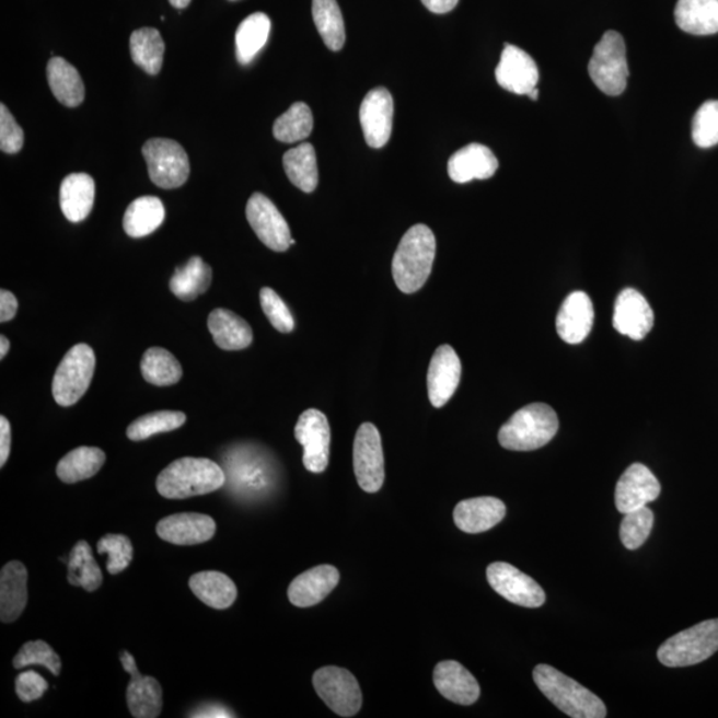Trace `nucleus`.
<instances>
[{
	"mask_svg": "<svg viewBox=\"0 0 718 718\" xmlns=\"http://www.w3.org/2000/svg\"><path fill=\"white\" fill-rule=\"evenodd\" d=\"M105 462L104 451L97 448L82 445L72 450L58 463L57 474L65 483H78L92 478L103 467Z\"/></svg>",
	"mask_w": 718,
	"mask_h": 718,
	"instance_id": "36",
	"label": "nucleus"
},
{
	"mask_svg": "<svg viewBox=\"0 0 718 718\" xmlns=\"http://www.w3.org/2000/svg\"><path fill=\"white\" fill-rule=\"evenodd\" d=\"M283 170L294 187L312 194L319 185L317 157L311 142H302L283 154Z\"/></svg>",
	"mask_w": 718,
	"mask_h": 718,
	"instance_id": "34",
	"label": "nucleus"
},
{
	"mask_svg": "<svg viewBox=\"0 0 718 718\" xmlns=\"http://www.w3.org/2000/svg\"><path fill=\"white\" fill-rule=\"evenodd\" d=\"M588 72L603 94L609 96L623 94L627 89L629 70L627 48L621 34L609 31L603 35L602 40L593 48Z\"/></svg>",
	"mask_w": 718,
	"mask_h": 718,
	"instance_id": "5",
	"label": "nucleus"
},
{
	"mask_svg": "<svg viewBox=\"0 0 718 718\" xmlns=\"http://www.w3.org/2000/svg\"><path fill=\"white\" fill-rule=\"evenodd\" d=\"M692 138L699 148L718 144V101L705 102L692 123Z\"/></svg>",
	"mask_w": 718,
	"mask_h": 718,
	"instance_id": "44",
	"label": "nucleus"
},
{
	"mask_svg": "<svg viewBox=\"0 0 718 718\" xmlns=\"http://www.w3.org/2000/svg\"><path fill=\"white\" fill-rule=\"evenodd\" d=\"M28 572L21 561H10L0 574V621L15 622L26 609Z\"/></svg>",
	"mask_w": 718,
	"mask_h": 718,
	"instance_id": "26",
	"label": "nucleus"
},
{
	"mask_svg": "<svg viewBox=\"0 0 718 718\" xmlns=\"http://www.w3.org/2000/svg\"><path fill=\"white\" fill-rule=\"evenodd\" d=\"M718 651V618L695 625L668 639L659 648L662 665L678 668L699 664Z\"/></svg>",
	"mask_w": 718,
	"mask_h": 718,
	"instance_id": "6",
	"label": "nucleus"
},
{
	"mask_svg": "<svg viewBox=\"0 0 718 718\" xmlns=\"http://www.w3.org/2000/svg\"><path fill=\"white\" fill-rule=\"evenodd\" d=\"M678 26L692 35L718 33V0H679L674 9Z\"/></svg>",
	"mask_w": 718,
	"mask_h": 718,
	"instance_id": "29",
	"label": "nucleus"
},
{
	"mask_svg": "<svg viewBox=\"0 0 718 718\" xmlns=\"http://www.w3.org/2000/svg\"><path fill=\"white\" fill-rule=\"evenodd\" d=\"M95 367V352L89 345L79 344L68 350L54 375L53 395L57 404L76 405L89 390Z\"/></svg>",
	"mask_w": 718,
	"mask_h": 718,
	"instance_id": "7",
	"label": "nucleus"
},
{
	"mask_svg": "<svg viewBox=\"0 0 718 718\" xmlns=\"http://www.w3.org/2000/svg\"><path fill=\"white\" fill-rule=\"evenodd\" d=\"M437 241L431 229L414 225L402 238L393 257V277L401 292L413 294L429 280L435 264Z\"/></svg>",
	"mask_w": 718,
	"mask_h": 718,
	"instance_id": "1",
	"label": "nucleus"
},
{
	"mask_svg": "<svg viewBox=\"0 0 718 718\" xmlns=\"http://www.w3.org/2000/svg\"><path fill=\"white\" fill-rule=\"evenodd\" d=\"M559 430V418L546 404H531L520 408L501 426L499 443L511 451H532L553 441Z\"/></svg>",
	"mask_w": 718,
	"mask_h": 718,
	"instance_id": "4",
	"label": "nucleus"
},
{
	"mask_svg": "<svg viewBox=\"0 0 718 718\" xmlns=\"http://www.w3.org/2000/svg\"><path fill=\"white\" fill-rule=\"evenodd\" d=\"M495 78L501 89L517 95H530L536 89L538 70L535 60L522 48L506 45L495 70Z\"/></svg>",
	"mask_w": 718,
	"mask_h": 718,
	"instance_id": "18",
	"label": "nucleus"
},
{
	"mask_svg": "<svg viewBox=\"0 0 718 718\" xmlns=\"http://www.w3.org/2000/svg\"><path fill=\"white\" fill-rule=\"evenodd\" d=\"M460 0H422L425 8L435 14H448L456 8Z\"/></svg>",
	"mask_w": 718,
	"mask_h": 718,
	"instance_id": "52",
	"label": "nucleus"
},
{
	"mask_svg": "<svg viewBox=\"0 0 718 718\" xmlns=\"http://www.w3.org/2000/svg\"><path fill=\"white\" fill-rule=\"evenodd\" d=\"M120 661L124 670L131 674L127 688L129 711L136 718H157L163 709V690L157 679L142 676L131 653L123 651Z\"/></svg>",
	"mask_w": 718,
	"mask_h": 718,
	"instance_id": "16",
	"label": "nucleus"
},
{
	"mask_svg": "<svg viewBox=\"0 0 718 718\" xmlns=\"http://www.w3.org/2000/svg\"><path fill=\"white\" fill-rule=\"evenodd\" d=\"M294 436L303 448V466L308 472L324 473L329 463L331 426L324 413L309 408L296 425Z\"/></svg>",
	"mask_w": 718,
	"mask_h": 718,
	"instance_id": "11",
	"label": "nucleus"
},
{
	"mask_svg": "<svg viewBox=\"0 0 718 718\" xmlns=\"http://www.w3.org/2000/svg\"><path fill=\"white\" fill-rule=\"evenodd\" d=\"M16 695L23 703L35 702L45 695L48 683L45 678L35 671H26L18 674L15 680Z\"/></svg>",
	"mask_w": 718,
	"mask_h": 718,
	"instance_id": "49",
	"label": "nucleus"
},
{
	"mask_svg": "<svg viewBox=\"0 0 718 718\" xmlns=\"http://www.w3.org/2000/svg\"><path fill=\"white\" fill-rule=\"evenodd\" d=\"M24 144V132L4 104L0 105V150L18 153Z\"/></svg>",
	"mask_w": 718,
	"mask_h": 718,
	"instance_id": "48",
	"label": "nucleus"
},
{
	"mask_svg": "<svg viewBox=\"0 0 718 718\" xmlns=\"http://www.w3.org/2000/svg\"><path fill=\"white\" fill-rule=\"evenodd\" d=\"M435 684L441 695L460 705L478 702L480 686L478 681L456 661H442L435 670Z\"/></svg>",
	"mask_w": 718,
	"mask_h": 718,
	"instance_id": "25",
	"label": "nucleus"
},
{
	"mask_svg": "<svg viewBox=\"0 0 718 718\" xmlns=\"http://www.w3.org/2000/svg\"><path fill=\"white\" fill-rule=\"evenodd\" d=\"M11 451V426L9 419L0 417V467L8 462Z\"/></svg>",
	"mask_w": 718,
	"mask_h": 718,
	"instance_id": "50",
	"label": "nucleus"
},
{
	"mask_svg": "<svg viewBox=\"0 0 718 718\" xmlns=\"http://www.w3.org/2000/svg\"><path fill=\"white\" fill-rule=\"evenodd\" d=\"M660 482L651 470L641 463H634L625 470L616 485L615 503L618 512L628 513L660 497Z\"/></svg>",
	"mask_w": 718,
	"mask_h": 718,
	"instance_id": "15",
	"label": "nucleus"
},
{
	"mask_svg": "<svg viewBox=\"0 0 718 718\" xmlns=\"http://www.w3.org/2000/svg\"><path fill=\"white\" fill-rule=\"evenodd\" d=\"M212 282V269L201 257H192L177 268L170 281V289L177 299L188 302L207 292Z\"/></svg>",
	"mask_w": 718,
	"mask_h": 718,
	"instance_id": "33",
	"label": "nucleus"
},
{
	"mask_svg": "<svg viewBox=\"0 0 718 718\" xmlns=\"http://www.w3.org/2000/svg\"><path fill=\"white\" fill-rule=\"evenodd\" d=\"M503 501L493 497L462 500L454 510L456 528L467 534H480L499 524L506 517Z\"/></svg>",
	"mask_w": 718,
	"mask_h": 718,
	"instance_id": "24",
	"label": "nucleus"
},
{
	"mask_svg": "<svg viewBox=\"0 0 718 718\" xmlns=\"http://www.w3.org/2000/svg\"><path fill=\"white\" fill-rule=\"evenodd\" d=\"M653 512L647 507L624 513L621 538L625 548L637 549L646 543L653 528Z\"/></svg>",
	"mask_w": 718,
	"mask_h": 718,
	"instance_id": "43",
	"label": "nucleus"
},
{
	"mask_svg": "<svg viewBox=\"0 0 718 718\" xmlns=\"http://www.w3.org/2000/svg\"><path fill=\"white\" fill-rule=\"evenodd\" d=\"M97 553L108 556L107 569L111 575L124 571L134 559V547L126 535L108 534L97 543Z\"/></svg>",
	"mask_w": 718,
	"mask_h": 718,
	"instance_id": "45",
	"label": "nucleus"
},
{
	"mask_svg": "<svg viewBox=\"0 0 718 718\" xmlns=\"http://www.w3.org/2000/svg\"><path fill=\"white\" fill-rule=\"evenodd\" d=\"M537 96H538V90H537V89L532 90V91L530 92L529 97L532 99V101H536Z\"/></svg>",
	"mask_w": 718,
	"mask_h": 718,
	"instance_id": "56",
	"label": "nucleus"
},
{
	"mask_svg": "<svg viewBox=\"0 0 718 718\" xmlns=\"http://www.w3.org/2000/svg\"><path fill=\"white\" fill-rule=\"evenodd\" d=\"M312 11L315 27L326 47L336 53L343 49L345 23L337 0H313Z\"/></svg>",
	"mask_w": 718,
	"mask_h": 718,
	"instance_id": "39",
	"label": "nucleus"
},
{
	"mask_svg": "<svg viewBox=\"0 0 718 718\" xmlns=\"http://www.w3.org/2000/svg\"><path fill=\"white\" fill-rule=\"evenodd\" d=\"M18 300L9 290H0V321L8 322L15 317Z\"/></svg>",
	"mask_w": 718,
	"mask_h": 718,
	"instance_id": "51",
	"label": "nucleus"
},
{
	"mask_svg": "<svg viewBox=\"0 0 718 718\" xmlns=\"http://www.w3.org/2000/svg\"><path fill=\"white\" fill-rule=\"evenodd\" d=\"M246 219L262 243L275 252H287L296 241L287 220L263 194H253L246 204Z\"/></svg>",
	"mask_w": 718,
	"mask_h": 718,
	"instance_id": "12",
	"label": "nucleus"
},
{
	"mask_svg": "<svg viewBox=\"0 0 718 718\" xmlns=\"http://www.w3.org/2000/svg\"><path fill=\"white\" fill-rule=\"evenodd\" d=\"M208 329L212 334L215 344L222 350H244L253 343L250 324L227 309H216L209 314Z\"/></svg>",
	"mask_w": 718,
	"mask_h": 718,
	"instance_id": "28",
	"label": "nucleus"
},
{
	"mask_svg": "<svg viewBox=\"0 0 718 718\" xmlns=\"http://www.w3.org/2000/svg\"><path fill=\"white\" fill-rule=\"evenodd\" d=\"M158 535L177 546H195L210 541L216 532L215 520L204 513L184 512L160 520Z\"/></svg>",
	"mask_w": 718,
	"mask_h": 718,
	"instance_id": "20",
	"label": "nucleus"
},
{
	"mask_svg": "<svg viewBox=\"0 0 718 718\" xmlns=\"http://www.w3.org/2000/svg\"><path fill=\"white\" fill-rule=\"evenodd\" d=\"M534 681L551 703L563 714L574 718H604L606 708L595 693L588 691L578 681L546 664L534 670Z\"/></svg>",
	"mask_w": 718,
	"mask_h": 718,
	"instance_id": "3",
	"label": "nucleus"
},
{
	"mask_svg": "<svg viewBox=\"0 0 718 718\" xmlns=\"http://www.w3.org/2000/svg\"><path fill=\"white\" fill-rule=\"evenodd\" d=\"M192 592L215 610H227L238 598V587L225 574L204 571L189 579Z\"/></svg>",
	"mask_w": 718,
	"mask_h": 718,
	"instance_id": "31",
	"label": "nucleus"
},
{
	"mask_svg": "<svg viewBox=\"0 0 718 718\" xmlns=\"http://www.w3.org/2000/svg\"><path fill=\"white\" fill-rule=\"evenodd\" d=\"M48 84L57 101L67 107H78L85 96L84 84L77 68L63 58L49 59L47 65Z\"/></svg>",
	"mask_w": 718,
	"mask_h": 718,
	"instance_id": "32",
	"label": "nucleus"
},
{
	"mask_svg": "<svg viewBox=\"0 0 718 718\" xmlns=\"http://www.w3.org/2000/svg\"><path fill=\"white\" fill-rule=\"evenodd\" d=\"M314 127L312 109L305 103H294L287 113L278 117L274 135L281 142L303 141L311 136Z\"/></svg>",
	"mask_w": 718,
	"mask_h": 718,
	"instance_id": "41",
	"label": "nucleus"
},
{
	"mask_svg": "<svg viewBox=\"0 0 718 718\" xmlns=\"http://www.w3.org/2000/svg\"><path fill=\"white\" fill-rule=\"evenodd\" d=\"M36 664L46 667L54 676H59L60 674V658L46 641H28L24 644L20 653L15 656L14 667L16 670H23V668Z\"/></svg>",
	"mask_w": 718,
	"mask_h": 718,
	"instance_id": "46",
	"label": "nucleus"
},
{
	"mask_svg": "<svg viewBox=\"0 0 718 718\" xmlns=\"http://www.w3.org/2000/svg\"><path fill=\"white\" fill-rule=\"evenodd\" d=\"M462 375V363L450 345L439 346L427 373V389L432 406L443 407L453 398Z\"/></svg>",
	"mask_w": 718,
	"mask_h": 718,
	"instance_id": "17",
	"label": "nucleus"
},
{
	"mask_svg": "<svg viewBox=\"0 0 718 718\" xmlns=\"http://www.w3.org/2000/svg\"><path fill=\"white\" fill-rule=\"evenodd\" d=\"M352 461L359 487L367 493L380 491L385 482V460L381 435L373 424L359 427L352 449Z\"/></svg>",
	"mask_w": 718,
	"mask_h": 718,
	"instance_id": "10",
	"label": "nucleus"
},
{
	"mask_svg": "<svg viewBox=\"0 0 718 718\" xmlns=\"http://www.w3.org/2000/svg\"><path fill=\"white\" fill-rule=\"evenodd\" d=\"M271 22L264 12H256L240 23L236 33V55L240 65L252 63L269 39Z\"/></svg>",
	"mask_w": 718,
	"mask_h": 718,
	"instance_id": "35",
	"label": "nucleus"
},
{
	"mask_svg": "<svg viewBox=\"0 0 718 718\" xmlns=\"http://www.w3.org/2000/svg\"><path fill=\"white\" fill-rule=\"evenodd\" d=\"M129 48L136 66L150 76H158L163 67L165 43L157 28L144 27L134 31Z\"/></svg>",
	"mask_w": 718,
	"mask_h": 718,
	"instance_id": "37",
	"label": "nucleus"
},
{
	"mask_svg": "<svg viewBox=\"0 0 718 718\" xmlns=\"http://www.w3.org/2000/svg\"><path fill=\"white\" fill-rule=\"evenodd\" d=\"M187 422V416L182 412H157L147 414L128 426L127 437L131 441L139 442L161 432H170L178 429Z\"/></svg>",
	"mask_w": 718,
	"mask_h": 718,
	"instance_id": "42",
	"label": "nucleus"
},
{
	"mask_svg": "<svg viewBox=\"0 0 718 718\" xmlns=\"http://www.w3.org/2000/svg\"><path fill=\"white\" fill-rule=\"evenodd\" d=\"M141 374L154 386H171L182 380L183 368L169 350L151 348L142 356Z\"/></svg>",
	"mask_w": 718,
	"mask_h": 718,
	"instance_id": "40",
	"label": "nucleus"
},
{
	"mask_svg": "<svg viewBox=\"0 0 718 718\" xmlns=\"http://www.w3.org/2000/svg\"><path fill=\"white\" fill-rule=\"evenodd\" d=\"M10 350V340L4 336L0 337V358L8 356Z\"/></svg>",
	"mask_w": 718,
	"mask_h": 718,
	"instance_id": "54",
	"label": "nucleus"
},
{
	"mask_svg": "<svg viewBox=\"0 0 718 718\" xmlns=\"http://www.w3.org/2000/svg\"><path fill=\"white\" fill-rule=\"evenodd\" d=\"M593 321L595 311L590 297L584 292H574L561 303L556 317V331L565 343L578 345L591 333Z\"/></svg>",
	"mask_w": 718,
	"mask_h": 718,
	"instance_id": "21",
	"label": "nucleus"
},
{
	"mask_svg": "<svg viewBox=\"0 0 718 718\" xmlns=\"http://www.w3.org/2000/svg\"><path fill=\"white\" fill-rule=\"evenodd\" d=\"M259 302L263 311L275 329L281 333H290L294 329L293 314L290 313L287 303L271 288H263L259 292Z\"/></svg>",
	"mask_w": 718,
	"mask_h": 718,
	"instance_id": "47",
	"label": "nucleus"
},
{
	"mask_svg": "<svg viewBox=\"0 0 718 718\" xmlns=\"http://www.w3.org/2000/svg\"><path fill=\"white\" fill-rule=\"evenodd\" d=\"M227 475L207 458H182L165 467L157 480L158 491L166 499H187L220 490Z\"/></svg>",
	"mask_w": 718,
	"mask_h": 718,
	"instance_id": "2",
	"label": "nucleus"
},
{
	"mask_svg": "<svg viewBox=\"0 0 718 718\" xmlns=\"http://www.w3.org/2000/svg\"><path fill=\"white\" fill-rule=\"evenodd\" d=\"M95 201V182L86 173H71L60 187V208L71 222L89 218Z\"/></svg>",
	"mask_w": 718,
	"mask_h": 718,
	"instance_id": "27",
	"label": "nucleus"
},
{
	"mask_svg": "<svg viewBox=\"0 0 718 718\" xmlns=\"http://www.w3.org/2000/svg\"><path fill=\"white\" fill-rule=\"evenodd\" d=\"M190 717H233L231 710L222 707V705H204L197 709Z\"/></svg>",
	"mask_w": 718,
	"mask_h": 718,
	"instance_id": "53",
	"label": "nucleus"
},
{
	"mask_svg": "<svg viewBox=\"0 0 718 718\" xmlns=\"http://www.w3.org/2000/svg\"><path fill=\"white\" fill-rule=\"evenodd\" d=\"M170 3L173 5V8L182 10L188 8L190 0H170Z\"/></svg>",
	"mask_w": 718,
	"mask_h": 718,
	"instance_id": "55",
	"label": "nucleus"
},
{
	"mask_svg": "<svg viewBox=\"0 0 718 718\" xmlns=\"http://www.w3.org/2000/svg\"><path fill=\"white\" fill-rule=\"evenodd\" d=\"M655 314L640 292L627 288L617 296L614 312L615 331L630 339L641 340L652 331Z\"/></svg>",
	"mask_w": 718,
	"mask_h": 718,
	"instance_id": "19",
	"label": "nucleus"
},
{
	"mask_svg": "<svg viewBox=\"0 0 718 718\" xmlns=\"http://www.w3.org/2000/svg\"><path fill=\"white\" fill-rule=\"evenodd\" d=\"M487 580L493 590L510 603L525 609H537L546 603L543 588L509 563L497 561L488 566Z\"/></svg>",
	"mask_w": 718,
	"mask_h": 718,
	"instance_id": "13",
	"label": "nucleus"
},
{
	"mask_svg": "<svg viewBox=\"0 0 718 718\" xmlns=\"http://www.w3.org/2000/svg\"><path fill=\"white\" fill-rule=\"evenodd\" d=\"M393 115L392 94L383 86L369 91L359 109V120L369 147L379 150L387 144L392 138Z\"/></svg>",
	"mask_w": 718,
	"mask_h": 718,
	"instance_id": "14",
	"label": "nucleus"
},
{
	"mask_svg": "<svg viewBox=\"0 0 718 718\" xmlns=\"http://www.w3.org/2000/svg\"><path fill=\"white\" fill-rule=\"evenodd\" d=\"M313 685L327 707L338 716H356L362 707V693L358 681L343 668H321L314 673Z\"/></svg>",
	"mask_w": 718,
	"mask_h": 718,
	"instance_id": "9",
	"label": "nucleus"
},
{
	"mask_svg": "<svg viewBox=\"0 0 718 718\" xmlns=\"http://www.w3.org/2000/svg\"><path fill=\"white\" fill-rule=\"evenodd\" d=\"M339 572L333 566H319L299 575L289 586L290 603L299 609L319 604L337 587Z\"/></svg>",
	"mask_w": 718,
	"mask_h": 718,
	"instance_id": "23",
	"label": "nucleus"
},
{
	"mask_svg": "<svg viewBox=\"0 0 718 718\" xmlns=\"http://www.w3.org/2000/svg\"><path fill=\"white\" fill-rule=\"evenodd\" d=\"M142 157L154 185L163 189L183 187L189 177V159L175 140L151 139L142 146Z\"/></svg>",
	"mask_w": 718,
	"mask_h": 718,
	"instance_id": "8",
	"label": "nucleus"
},
{
	"mask_svg": "<svg viewBox=\"0 0 718 718\" xmlns=\"http://www.w3.org/2000/svg\"><path fill=\"white\" fill-rule=\"evenodd\" d=\"M68 581L71 586L83 587L85 591L94 592L103 583L101 567L92 555L90 544L80 541L72 548L67 561Z\"/></svg>",
	"mask_w": 718,
	"mask_h": 718,
	"instance_id": "38",
	"label": "nucleus"
},
{
	"mask_svg": "<svg viewBox=\"0 0 718 718\" xmlns=\"http://www.w3.org/2000/svg\"><path fill=\"white\" fill-rule=\"evenodd\" d=\"M165 220V208L159 197L142 196L131 202L123 219L129 238L140 239L153 233Z\"/></svg>",
	"mask_w": 718,
	"mask_h": 718,
	"instance_id": "30",
	"label": "nucleus"
},
{
	"mask_svg": "<svg viewBox=\"0 0 718 718\" xmlns=\"http://www.w3.org/2000/svg\"><path fill=\"white\" fill-rule=\"evenodd\" d=\"M498 169V159L490 148L478 142H473L455 152L448 165L450 178L458 184L490 178Z\"/></svg>",
	"mask_w": 718,
	"mask_h": 718,
	"instance_id": "22",
	"label": "nucleus"
}]
</instances>
